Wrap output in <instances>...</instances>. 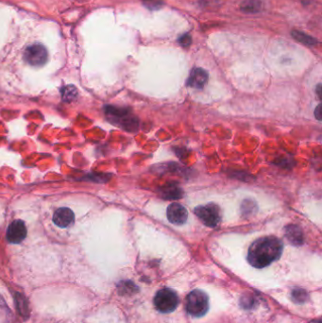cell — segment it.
<instances>
[{
  "label": "cell",
  "instance_id": "cell-1",
  "mask_svg": "<svg viewBox=\"0 0 322 323\" xmlns=\"http://www.w3.org/2000/svg\"><path fill=\"white\" fill-rule=\"evenodd\" d=\"M284 250L283 242L275 236H264L255 240L248 251V262L256 268H264L277 261Z\"/></svg>",
  "mask_w": 322,
  "mask_h": 323
},
{
  "label": "cell",
  "instance_id": "cell-2",
  "mask_svg": "<svg viewBox=\"0 0 322 323\" xmlns=\"http://www.w3.org/2000/svg\"><path fill=\"white\" fill-rule=\"evenodd\" d=\"M105 113L110 122L129 133H135L139 130V120L130 109L106 106Z\"/></svg>",
  "mask_w": 322,
  "mask_h": 323
},
{
  "label": "cell",
  "instance_id": "cell-3",
  "mask_svg": "<svg viewBox=\"0 0 322 323\" xmlns=\"http://www.w3.org/2000/svg\"><path fill=\"white\" fill-rule=\"evenodd\" d=\"M185 308L190 316L200 318L209 310V298L204 291L193 290L185 300Z\"/></svg>",
  "mask_w": 322,
  "mask_h": 323
},
{
  "label": "cell",
  "instance_id": "cell-4",
  "mask_svg": "<svg viewBox=\"0 0 322 323\" xmlns=\"http://www.w3.org/2000/svg\"><path fill=\"white\" fill-rule=\"evenodd\" d=\"M195 215L201 222L210 228H215L221 221V210L215 203H207L195 208Z\"/></svg>",
  "mask_w": 322,
  "mask_h": 323
},
{
  "label": "cell",
  "instance_id": "cell-5",
  "mask_svg": "<svg viewBox=\"0 0 322 323\" xmlns=\"http://www.w3.org/2000/svg\"><path fill=\"white\" fill-rule=\"evenodd\" d=\"M154 305L159 312L165 314L173 312L178 307V295L170 288L159 290L154 297Z\"/></svg>",
  "mask_w": 322,
  "mask_h": 323
},
{
  "label": "cell",
  "instance_id": "cell-6",
  "mask_svg": "<svg viewBox=\"0 0 322 323\" xmlns=\"http://www.w3.org/2000/svg\"><path fill=\"white\" fill-rule=\"evenodd\" d=\"M24 60L33 67H42L46 63L47 51L44 45L39 44L30 45L25 50Z\"/></svg>",
  "mask_w": 322,
  "mask_h": 323
},
{
  "label": "cell",
  "instance_id": "cell-7",
  "mask_svg": "<svg viewBox=\"0 0 322 323\" xmlns=\"http://www.w3.org/2000/svg\"><path fill=\"white\" fill-rule=\"evenodd\" d=\"M27 236V228L22 220H14L8 227L7 239L11 244H19Z\"/></svg>",
  "mask_w": 322,
  "mask_h": 323
},
{
  "label": "cell",
  "instance_id": "cell-8",
  "mask_svg": "<svg viewBox=\"0 0 322 323\" xmlns=\"http://www.w3.org/2000/svg\"><path fill=\"white\" fill-rule=\"evenodd\" d=\"M167 218L174 225H183L186 222L188 215L186 209L179 203H171L167 207Z\"/></svg>",
  "mask_w": 322,
  "mask_h": 323
},
{
  "label": "cell",
  "instance_id": "cell-9",
  "mask_svg": "<svg viewBox=\"0 0 322 323\" xmlns=\"http://www.w3.org/2000/svg\"><path fill=\"white\" fill-rule=\"evenodd\" d=\"M208 81V73L202 68H194L186 81V85L195 89H202Z\"/></svg>",
  "mask_w": 322,
  "mask_h": 323
},
{
  "label": "cell",
  "instance_id": "cell-10",
  "mask_svg": "<svg viewBox=\"0 0 322 323\" xmlns=\"http://www.w3.org/2000/svg\"><path fill=\"white\" fill-rule=\"evenodd\" d=\"M74 213L72 212L71 209L66 207L57 209L53 215V222L60 228H67L74 222Z\"/></svg>",
  "mask_w": 322,
  "mask_h": 323
},
{
  "label": "cell",
  "instance_id": "cell-11",
  "mask_svg": "<svg viewBox=\"0 0 322 323\" xmlns=\"http://www.w3.org/2000/svg\"><path fill=\"white\" fill-rule=\"evenodd\" d=\"M159 193L163 199L167 201L179 200L183 196V190L179 187V184L174 182L164 185L162 188H160Z\"/></svg>",
  "mask_w": 322,
  "mask_h": 323
},
{
  "label": "cell",
  "instance_id": "cell-12",
  "mask_svg": "<svg viewBox=\"0 0 322 323\" xmlns=\"http://www.w3.org/2000/svg\"><path fill=\"white\" fill-rule=\"evenodd\" d=\"M286 237L294 246H301L304 242V235L299 226L290 224L285 228Z\"/></svg>",
  "mask_w": 322,
  "mask_h": 323
},
{
  "label": "cell",
  "instance_id": "cell-13",
  "mask_svg": "<svg viewBox=\"0 0 322 323\" xmlns=\"http://www.w3.org/2000/svg\"><path fill=\"white\" fill-rule=\"evenodd\" d=\"M14 300H15V305L18 310V313L22 316L23 318H27L30 315V309H29V303L25 296H23L21 293H14Z\"/></svg>",
  "mask_w": 322,
  "mask_h": 323
},
{
  "label": "cell",
  "instance_id": "cell-14",
  "mask_svg": "<svg viewBox=\"0 0 322 323\" xmlns=\"http://www.w3.org/2000/svg\"><path fill=\"white\" fill-rule=\"evenodd\" d=\"M263 1L262 0H243L240 9L244 12L255 13L262 10Z\"/></svg>",
  "mask_w": 322,
  "mask_h": 323
},
{
  "label": "cell",
  "instance_id": "cell-15",
  "mask_svg": "<svg viewBox=\"0 0 322 323\" xmlns=\"http://www.w3.org/2000/svg\"><path fill=\"white\" fill-rule=\"evenodd\" d=\"M291 35L295 40H297L298 42H300L303 45H316L318 44V40H316L315 38H313L310 35H307V34L300 32V31H293L291 33Z\"/></svg>",
  "mask_w": 322,
  "mask_h": 323
},
{
  "label": "cell",
  "instance_id": "cell-16",
  "mask_svg": "<svg viewBox=\"0 0 322 323\" xmlns=\"http://www.w3.org/2000/svg\"><path fill=\"white\" fill-rule=\"evenodd\" d=\"M257 204L254 201L245 200L241 204V214L245 217H250L257 212Z\"/></svg>",
  "mask_w": 322,
  "mask_h": 323
},
{
  "label": "cell",
  "instance_id": "cell-17",
  "mask_svg": "<svg viewBox=\"0 0 322 323\" xmlns=\"http://www.w3.org/2000/svg\"><path fill=\"white\" fill-rule=\"evenodd\" d=\"M61 93H62L63 100L67 102H71L76 100L78 96V90L76 89L73 85H68L67 87H64L61 90Z\"/></svg>",
  "mask_w": 322,
  "mask_h": 323
},
{
  "label": "cell",
  "instance_id": "cell-18",
  "mask_svg": "<svg viewBox=\"0 0 322 323\" xmlns=\"http://www.w3.org/2000/svg\"><path fill=\"white\" fill-rule=\"evenodd\" d=\"M291 299L296 303H304L308 299V293L301 288L293 289L291 292Z\"/></svg>",
  "mask_w": 322,
  "mask_h": 323
},
{
  "label": "cell",
  "instance_id": "cell-19",
  "mask_svg": "<svg viewBox=\"0 0 322 323\" xmlns=\"http://www.w3.org/2000/svg\"><path fill=\"white\" fill-rule=\"evenodd\" d=\"M135 288V286L132 282H122L119 286H118V289L119 292L122 294H128V293H133L134 289Z\"/></svg>",
  "mask_w": 322,
  "mask_h": 323
},
{
  "label": "cell",
  "instance_id": "cell-20",
  "mask_svg": "<svg viewBox=\"0 0 322 323\" xmlns=\"http://www.w3.org/2000/svg\"><path fill=\"white\" fill-rule=\"evenodd\" d=\"M143 2L147 8H149L151 10H156V9L161 8V6L163 4L162 0H143Z\"/></svg>",
  "mask_w": 322,
  "mask_h": 323
},
{
  "label": "cell",
  "instance_id": "cell-21",
  "mask_svg": "<svg viewBox=\"0 0 322 323\" xmlns=\"http://www.w3.org/2000/svg\"><path fill=\"white\" fill-rule=\"evenodd\" d=\"M179 43L180 44V45H182L183 47H187L192 43V38H191V36L189 34H184L181 37H179Z\"/></svg>",
  "mask_w": 322,
  "mask_h": 323
},
{
  "label": "cell",
  "instance_id": "cell-22",
  "mask_svg": "<svg viewBox=\"0 0 322 323\" xmlns=\"http://www.w3.org/2000/svg\"><path fill=\"white\" fill-rule=\"evenodd\" d=\"M315 116H316V118L318 119V120H322V109H321V104L320 105H318V107H317V109L315 110Z\"/></svg>",
  "mask_w": 322,
  "mask_h": 323
},
{
  "label": "cell",
  "instance_id": "cell-23",
  "mask_svg": "<svg viewBox=\"0 0 322 323\" xmlns=\"http://www.w3.org/2000/svg\"><path fill=\"white\" fill-rule=\"evenodd\" d=\"M321 89H322V85L319 84L318 87H317V94H318V96H319L320 99H322V92H321Z\"/></svg>",
  "mask_w": 322,
  "mask_h": 323
},
{
  "label": "cell",
  "instance_id": "cell-24",
  "mask_svg": "<svg viewBox=\"0 0 322 323\" xmlns=\"http://www.w3.org/2000/svg\"><path fill=\"white\" fill-rule=\"evenodd\" d=\"M321 323V320H317V321H313L311 323Z\"/></svg>",
  "mask_w": 322,
  "mask_h": 323
}]
</instances>
